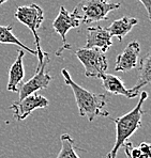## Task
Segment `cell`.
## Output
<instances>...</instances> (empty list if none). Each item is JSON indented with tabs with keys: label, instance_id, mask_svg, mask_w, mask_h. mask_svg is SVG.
Listing matches in <instances>:
<instances>
[{
	"label": "cell",
	"instance_id": "20",
	"mask_svg": "<svg viewBox=\"0 0 151 158\" xmlns=\"http://www.w3.org/2000/svg\"><path fill=\"white\" fill-rule=\"evenodd\" d=\"M105 1H107V2H110V0H105Z\"/></svg>",
	"mask_w": 151,
	"mask_h": 158
},
{
	"label": "cell",
	"instance_id": "7",
	"mask_svg": "<svg viewBox=\"0 0 151 158\" xmlns=\"http://www.w3.org/2000/svg\"><path fill=\"white\" fill-rule=\"evenodd\" d=\"M50 105V102L46 97L40 94H31L29 96L15 102L10 106V109L13 111L14 118L17 121H24L25 118L29 117L37 109L46 108Z\"/></svg>",
	"mask_w": 151,
	"mask_h": 158
},
{
	"label": "cell",
	"instance_id": "10",
	"mask_svg": "<svg viewBox=\"0 0 151 158\" xmlns=\"http://www.w3.org/2000/svg\"><path fill=\"white\" fill-rule=\"evenodd\" d=\"M140 46L138 42H131L116 59V72H130L138 64Z\"/></svg>",
	"mask_w": 151,
	"mask_h": 158
},
{
	"label": "cell",
	"instance_id": "6",
	"mask_svg": "<svg viewBox=\"0 0 151 158\" xmlns=\"http://www.w3.org/2000/svg\"><path fill=\"white\" fill-rule=\"evenodd\" d=\"M50 62V58H46L42 65L37 69L36 74L32 76L26 82H23L18 87V94H19V99H23L25 97L29 96L31 94H34L39 90H43L48 88L50 81H52V76L46 72V65Z\"/></svg>",
	"mask_w": 151,
	"mask_h": 158
},
{
	"label": "cell",
	"instance_id": "1",
	"mask_svg": "<svg viewBox=\"0 0 151 158\" xmlns=\"http://www.w3.org/2000/svg\"><path fill=\"white\" fill-rule=\"evenodd\" d=\"M61 74L63 76L66 85H68L73 91L80 117L87 118L89 122H92L97 117L110 115V113L105 110V106L107 105L105 94H97L84 89L71 78L68 69H61Z\"/></svg>",
	"mask_w": 151,
	"mask_h": 158
},
{
	"label": "cell",
	"instance_id": "18",
	"mask_svg": "<svg viewBox=\"0 0 151 158\" xmlns=\"http://www.w3.org/2000/svg\"><path fill=\"white\" fill-rule=\"evenodd\" d=\"M143 3L144 8L146 9V12L148 14V18L151 19V0H139Z\"/></svg>",
	"mask_w": 151,
	"mask_h": 158
},
{
	"label": "cell",
	"instance_id": "12",
	"mask_svg": "<svg viewBox=\"0 0 151 158\" xmlns=\"http://www.w3.org/2000/svg\"><path fill=\"white\" fill-rule=\"evenodd\" d=\"M24 57L25 52L23 49L17 50V57L14 63L11 65L9 71V81L6 89L11 92H18V87L24 80L25 77V69H24Z\"/></svg>",
	"mask_w": 151,
	"mask_h": 158
},
{
	"label": "cell",
	"instance_id": "13",
	"mask_svg": "<svg viewBox=\"0 0 151 158\" xmlns=\"http://www.w3.org/2000/svg\"><path fill=\"white\" fill-rule=\"evenodd\" d=\"M138 19L134 17H129V16H124L122 18H119L117 20H114L111 25L108 28H106L108 33L110 36H115L119 41H122L123 38L133 29L135 25H137Z\"/></svg>",
	"mask_w": 151,
	"mask_h": 158
},
{
	"label": "cell",
	"instance_id": "8",
	"mask_svg": "<svg viewBox=\"0 0 151 158\" xmlns=\"http://www.w3.org/2000/svg\"><path fill=\"white\" fill-rule=\"evenodd\" d=\"M80 22L73 15L72 13H69L66 10L64 6H60V11L56 19L53 22V28L55 32H57L62 39L63 42V47L59 49V52H56L57 56H60V53L63 52L64 49H71V45L67 42V33L70 29L80 27Z\"/></svg>",
	"mask_w": 151,
	"mask_h": 158
},
{
	"label": "cell",
	"instance_id": "4",
	"mask_svg": "<svg viewBox=\"0 0 151 158\" xmlns=\"http://www.w3.org/2000/svg\"><path fill=\"white\" fill-rule=\"evenodd\" d=\"M120 8V3H110L105 0H82L74 8L73 14L84 24L107 19V16L114 10Z\"/></svg>",
	"mask_w": 151,
	"mask_h": 158
},
{
	"label": "cell",
	"instance_id": "2",
	"mask_svg": "<svg viewBox=\"0 0 151 158\" xmlns=\"http://www.w3.org/2000/svg\"><path fill=\"white\" fill-rule=\"evenodd\" d=\"M147 98L148 93L143 91L140 93V97H139L137 105L122 117L113 120L116 125L115 144L105 156V158H117L119 148L123 146L124 143L127 142V140L135 134L136 131H138L141 127V118L145 113V111L143 110V105Z\"/></svg>",
	"mask_w": 151,
	"mask_h": 158
},
{
	"label": "cell",
	"instance_id": "17",
	"mask_svg": "<svg viewBox=\"0 0 151 158\" xmlns=\"http://www.w3.org/2000/svg\"><path fill=\"white\" fill-rule=\"evenodd\" d=\"M123 146L127 158H151V145L148 142H143L138 146H134L133 143L127 141Z\"/></svg>",
	"mask_w": 151,
	"mask_h": 158
},
{
	"label": "cell",
	"instance_id": "15",
	"mask_svg": "<svg viewBox=\"0 0 151 158\" xmlns=\"http://www.w3.org/2000/svg\"><path fill=\"white\" fill-rule=\"evenodd\" d=\"M13 26L9 25V26H0V43L1 44H13V45H17L19 47H22L24 50H26L29 53L33 56H37V52L31 48H29L25 44H23L15 35H14L13 31Z\"/></svg>",
	"mask_w": 151,
	"mask_h": 158
},
{
	"label": "cell",
	"instance_id": "14",
	"mask_svg": "<svg viewBox=\"0 0 151 158\" xmlns=\"http://www.w3.org/2000/svg\"><path fill=\"white\" fill-rule=\"evenodd\" d=\"M151 81V53L147 52L140 60L138 69V79L135 85V89L140 91L145 85H149Z\"/></svg>",
	"mask_w": 151,
	"mask_h": 158
},
{
	"label": "cell",
	"instance_id": "11",
	"mask_svg": "<svg viewBox=\"0 0 151 158\" xmlns=\"http://www.w3.org/2000/svg\"><path fill=\"white\" fill-rule=\"evenodd\" d=\"M101 80L104 89L114 95H122V96H125L127 98L131 99L136 97L140 93V91L136 90L134 87L132 89H127L124 87L123 82H122L121 78L116 75H113V74H104L102 76Z\"/></svg>",
	"mask_w": 151,
	"mask_h": 158
},
{
	"label": "cell",
	"instance_id": "5",
	"mask_svg": "<svg viewBox=\"0 0 151 158\" xmlns=\"http://www.w3.org/2000/svg\"><path fill=\"white\" fill-rule=\"evenodd\" d=\"M75 56L85 67L86 77H96L101 79L108 69V61L105 53L96 48H80Z\"/></svg>",
	"mask_w": 151,
	"mask_h": 158
},
{
	"label": "cell",
	"instance_id": "3",
	"mask_svg": "<svg viewBox=\"0 0 151 158\" xmlns=\"http://www.w3.org/2000/svg\"><path fill=\"white\" fill-rule=\"evenodd\" d=\"M14 16L16 17V19L19 23H22L23 25H25L30 31L32 32L34 36V42H36L37 46V57L39 59V64L37 66V69H39L42 63L44 62V60L48 57V53L43 52L41 48V43H40V38H39L38 30L40 29L42 23L44 20V12L42 10L41 6H39L37 3H31L29 6H18L16 9Z\"/></svg>",
	"mask_w": 151,
	"mask_h": 158
},
{
	"label": "cell",
	"instance_id": "9",
	"mask_svg": "<svg viewBox=\"0 0 151 158\" xmlns=\"http://www.w3.org/2000/svg\"><path fill=\"white\" fill-rule=\"evenodd\" d=\"M111 45V36L106 28L102 26L87 28V42L85 48H96L102 53H105Z\"/></svg>",
	"mask_w": 151,
	"mask_h": 158
},
{
	"label": "cell",
	"instance_id": "16",
	"mask_svg": "<svg viewBox=\"0 0 151 158\" xmlns=\"http://www.w3.org/2000/svg\"><path fill=\"white\" fill-rule=\"evenodd\" d=\"M60 140H61V148L58 153L57 158H80L76 153V150L80 148L75 145L73 138L69 134H62L60 136Z\"/></svg>",
	"mask_w": 151,
	"mask_h": 158
},
{
	"label": "cell",
	"instance_id": "19",
	"mask_svg": "<svg viewBox=\"0 0 151 158\" xmlns=\"http://www.w3.org/2000/svg\"><path fill=\"white\" fill-rule=\"evenodd\" d=\"M6 1H8V0H0V6H2L3 3H6Z\"/></svg>",
	"mask_w": 151,
	"mask_h": 158
}]
</instances>
